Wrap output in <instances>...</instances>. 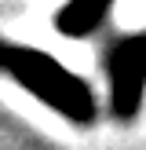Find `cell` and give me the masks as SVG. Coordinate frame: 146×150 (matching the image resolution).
I'll use <instances>...</instances> for the list:
<instances>
[{
  "instance_id": "3",
  "label": "cell",
  "mask_w": 146,
  "mask_h": 150,
  "mask_svg": "<svg viewBox=\"0 0 146 150\" xmlns=\"http://www.w3.org/2000/svg\"><path fill=\"white\" fill-rule=\"evenodd\" d=\"M110 7H113V0H66L62 11L55 15V29L62 37L80 40V37L95 33V29L106 22Z\"/></svg>"
},
{
  "instance_id": "1",
  "label": "cell",
  "mask_w": 146,
  "mask_h": 150,
  "mask_svg": "<svg viewBox=\"0 0 146 150\" xmlns=\"http://www.w3.org/2000/svg\"><path fill=\"white\" fill-rule=\"evenodd\" d=\"M0 73L11 77L15 84H22L33 99H40L48 110H55L69 125L88 128L99 117V99H95L91 84L80 73L66 70L48 51H36L29 44H15L0 37Z\"/></svg>"
},
{
  "instance_id": "2",
  "label": "cell",
  "mask_w": 146,
  "mask_h": 150,
  "mask_svg": "<svg viewBox=\"0 0 146 150\" xmlns=\"http://www.w3.org/2000/svg\"><path fill=\"white\" fill-rule=\"evenodd\" d=\"M110 77V110L121 125H131L146 99V29L121 33L106 48Z\"/></svg>"
}]
</instances>
